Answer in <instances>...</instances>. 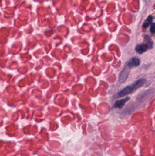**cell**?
Masks as SVG:
<instances>
[{
	"mask_svg": "<svg viewBox=\"0 0 155 156\" xmlns=\"http://www.w3.org/2000/svg\"><path fill=\"white\" fill-rule=\"evenodd\" d=\"M146 82V80L145 79H141L137 80L133 84L126 86L119 91L118 93V97H123L133 93L138 88L142 87L145 83Z\"/></svg>",
	"mask_w": 155,
	"mask_h": 156,
	"instance_id": "1",
	"label": "cell"
},
{
	"mask_svg": "<svg viewBox=\"0 0 155 156\" xmlns=\"http://www.w3.org/2000/svg\"><path fill=\"white\" fill-rule=\"evenodd\" d=\"M144 39L146 44L138 45L136 47V51L138 54H143L146 52L148 49H151L153 47V43L150 37L146 35Z\"/></svg>",
	"mask_w": 155,
	"mask_h": 156,
	"instance_id": "2",
	"label": "cell"
},
{
	"mask_svg": "<svg viewBox=\"0 0 155 156\" xmlns=\"http://www.w3.org/2000/svg\"><path fill=\"white\" fill-rule=\"evenodd\" d=\"M131 68L128 67L127 66H126L124 68L120 73L119 76V81L121 83H123L126 80L130 73Z\"/></svg>",
	"mask_w": 155,
	"mask_h": 156,
	"instance_id": "3",
	"label": "cell"
},
{
	"mask_svg": "<svg viewBox=\"0 0 155 156\" xmlns=\"http://www.w3.org/2000/svg\"><path fill=\"white\" fill-rule=\"evenodd\" d=\"M140 65V60L138 58L134 57L131 58L126 63V66L130 68L133 67H136Z\"/></svg>",
	"mask_w": 155,
	"mask_h": 156,
	"instance_id": "4",
	"label": "cell"
},
{
	"mask_svg": "<svg viewBox=\"0 0 155 156\" xmlns=\"http://www.w3.org/2000/svg\"><path fill=\"white\" fill-rule=\"evenodd\" d=\"M130 99V97H127L124 98V99L116 101L115 103V107L116 108H118V109H122L126 103L127 101H128Z\"/></svg>",
	"mask_w": 155,
	"mask_h": 156,
	"instance_id": "5",
	"label": "cell"
},
{
	"mask_svg": "<svg viewBox=\"0 0 155 156\" xmlns=\"http://www.w3.org/2000/svg\"><path fill=\"white\" fill-rule=\"evenodd\" d=\"M153 20V17L151 16H148V18L147 19L144 23L143 25V26L144 28H147L149 26L150 24L152 23V21Z\"/></svg>",
	"mask_w": 155,
	"mask_h": 156,
	"instance_id": "6",
	"label": "cell"
},
{
	"mask_svg": "<svg viewBox=\"0 0 155 156\" xmlns=\"http://www.w3.org/2000/svg\"><path fill=\"white\" fill-rule=\"evenodd\" d=\"M150 32L152 34H155V23H152L151 24Z\"/></svg>",
	"mask_w": 155,
	"mask_h": 156,
	"instance_id": "7",
	"label": "cell"
}]
</instances>
